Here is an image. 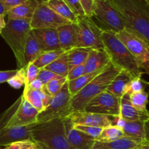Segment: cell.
<instances>
[{
	"label": "cell",
	"instance_id": "16",
	"mask_svg": "<svg viewBox=\"0 0 149 149\" xmlns=\"http://www.w3.org/2000/svg\"><path fill=\"white\" fill-rule=\"evenodd\" d=\"M38 41L41 50L43 52L61 49L57 29H31Z\"/></svg>",
	"mask_w": 149,
	"mask_h": 149
},
{
	"label": "cell",
	"instance_id": "17",
	"mask_svg": "<svg viewBox=\"0 0 149 149\" xmlns=\"http://www.w3.org/2000/svg\"><path fill=\"white\" fill-rule=\"evenodd\" d=\"M109 63L110 59L104 49H91L84 64L85 74L104 69Z\"/></svg>",
	"mask_w": 149,
	"mask_h": 149
},
{
	"label": "cell",
	"instance_id": "30",
	"mask_svg": "<svg viewBox=\"0 0 149 149\" xmlns=\"http://www.w3.org/2000/svg\"><path fill=\"white\" fill-rule=\"evenodd\" d=\"M66 51L62 49H57V50L47 51V52H43L39 55L37 58L33 62V63L39 68H44L45 66L48 65L58 59L64 54Z\"/></svg>",
	"mask_w": 149,
	"mask_h": 149
},
{
	"label": "cell",
	"instance_id": "25",
	"mask_svg": "<svg viewBox=\"0 0 149 149\" xmlns=\"http://www.w3.org/2000/svg\"><path fill=\"white\" fill-rule=\"evenodd\" d=\"M46 3L52 10L72 23H77L79 17L72 11L64 0H46Z\"/></svg>",
	"mask_w": 149,
	"mask_h": 149
},
{
	"label": "cell",
	"instance_id": "20",
	"mask_svg": "<svg viewBox=\"0 0 149 149\" xmlns=\"http://www.w3.org/2000/svg\"><path fill=\"white\" fill-rule=\"evenodd\" d=\"M120 116L125 121H142L149 119V110L141 111L135 109L130 100V93H127L121 98Z\"/></svg>",
	"mask_w": 149,
	"mask_h": 149
},
{
	"label": "cell",
	"instance_id": "51",
	"mask_svg": "<svg viewBox=\"0 0 149 149\" xmlns=\"http://www.w3.org/2000/svg\"><path fill=\"white\" fill-rule=\"evenodd\" d=\"M144 143H147V144H149V141H143Z\"/></svg>",
	"mask_w": 149,
	"mask_h": 149
},
{
	"label": "cell",
	"instance_id": "32",
	"mask_svg": "<svg viewBox=\"0 0 149 149\" xmlns=\"http://www.w3.org/2000/svg\"><path fill=\"white\" fill-rule=\"evenodd\" d=\"M130 100L132 106L141 111H147L148 103V94L145 91L130 93Z\"/></svg>",
	"mask_w": 149,
	"mask_h": 149
},
{
	"label": "cell",
	"instance_id": "21",
	"mask_svg": "<svg viewBox=\"0 0 149 149\" xmlns=\"http://www.w3.org/2000/svg\"><path fill=\"white\" fill-rule=\"evenodd\" d=\"M142 143L134 138L124 136L111 142L95 141L92 149H135Z\"/></svg>",
	"mask_w": 149,
	"mask_h": 149
},
{
	"label": "cell",
	"instance_id": "13",
	"mask_svg": "<svg viewBox=\"0 0 149 149\" xmlns=\"http://www.w3.org/2000/svg\"><path fill=\"white\" fill-rule=\"evenodd\" d=\"M39 113L22 95L12 105L11 114L7 125L10 127H20L36 124Z\"/></svg>",
	"mask_w": 149,
	"mask_h": 149
},
{
	"label": "cell",
	"instance_id": "42",
	"mask_svg": "<svg viewBox=\"0 0 149 149\" xmlns=\"http://www.w3.org/2000/svg\"><path fill=\"white\" fill-rule=\"evenodd\" d=\"M145 90V87L143 84V81L141 77H135L132 78L130 84L129 93H138V92Z\"/></svg>",
	"mask_w": 149,
	"mask_h": 149
},
{
	"label": "cell",
	"instance_id": "29",
	"mask_svg": "<svg viewBox=\"0 0 149 149\" xmlns=\"http://www.w3.org/2000/svg\"><path fill=\"white\" fill-rule=\"evenodd\" d=\"M90 49L89 48L74 47L67 52L69 70L77 65L84 64Z\"/></svg>",
	"mask_w": 149,
	"mask_h": 149
},
{
	"label": "cell",
	"instance_id": "41",
	"mask_svg": "<svg viewBox=\"0 0 149 149\" xmlns=\"http://www.w3.org/2000/svg\"><path fill=\"white\" fill-rule=\"evenodd\" d=\"M79 2L84 10L86 16L89 17H93L95 0H79Z\"/></svg>",
	"mask_w": 149,
	"mask_h": 149
},
{
	"label": "cell",
	"instance_id": "47",
	"mask_svg": "<svg viewBox=\"0 0 149 149\" xmlns=\"http://www.w3.org/2000/svg\"><path fill=\"white\" fill-rule=\"evenodd\" d=\"M6 15H0V34L2 33L3 30L6 26V21L4 17Z\"/></svg>",
	"mask_w": 149,
	"mask_h": 149
},
{
	"label": "cell",
	"instance_id": "45",
	"mask_svg": "<svg viewBox=\"0 0 149 149\" xmlns=\"http://www.w3.org/2000/svg\"><path fill=\"white\" fill-rule=\"evenodd\" d=\"M30 87V88L33 89V90H42L44 88H45V84L42 82L39 79H36L34 81H32L30 84H29L28 87Z\"/></svg>",
	"mask_w": 149,
	"mask_h": 149
},
{
	"label": "cell",
	"instance_id": "48",
	"mask_svg": "<svg viewBox=\"0 0 149 149\" xmlns=\"http://www.w3.org/2000/svg\"><path fill=\"white\" fill-rule=\"evenodd\" d=\"M7 10L3 3L0 1V15H7Z\"/></svg>",
	"mask_w": 149,
	"mask_h": 149
},
{
	"label": "cell",
	"instance_id": "43",
	"mask_svg": "<svg viewBox=\"0 0 149 149\" xmlns=\"http://www.w3.org/2000/svg\"><path fill=\"white\" fill-rule=\"evenodd\" d=\"M17 72L16 70H9V71H0V84L4 82H7L13 77H14Z\"/></svg>",
	"mask_w": 149,
	"mask_h": 149
},
{
	"label": "cell",
	"instance_id": "8",
	"mask_svg": "<svg viewBox=\"0 0 149 149\" xmlns=\"http://www.w3.org/2000/svg\"><path fill=\"white\" fill-rule=\"evenodd\" d=\"M78 27V39L76 47L89 49H104L102 32L103 30L97 26L92 17L79 18L77 23Z\"/></svg>",
	"mask_w": 149,
	"mask_h": 149
},
{
	"label": "cell",
	"instance_id": "4",
	"mask_svg": "<svg viewBox=\"0 0 149 149\" xmlns=\"http://www.w3.org/2000/svg\"><path fill=\"white\" fill-rule=\"evenodd\" d=\"M119 72L120 71L111 63L109 64L89 84L71 97L70 103L71 111H84V108L90 100L106 91L108 87Z\"/></svg>",
	"mask_w": 149,
	"mask_h": 149
},
{
	"label": "cell",
	"instance_id": "14",
	"mask_svg": "<svg viewBox=\"0 0 149 149\" xmlns=\"http://www.w3.org/2000/svg\"><path fill=\"white\" fill-rule=\"evenodd\" d=\"M74 125H86L104 128L112 125L109 116L86 111H72L68 116Z\"/></svg>",
	"mask_w": 149,
	"mask_h": 149
},
{
	"label": "cell",
	"instance_id": "18",
	"mask_svg": "<svg viewBox=\"0 0 149 149\" xmlns=\"http://www.w3.org/2000/svg\"><path fill=\"white\" fill-rule=\"evenodd\" d=\"M61 49L68 51L77 47L78 27L77 23H68L57 29Z\"/></svg>",
	"mask_w": 149,
	"mask_h": 149
},
{
	"label": "cell",
	"instance_id": "24",
	"mask_svg": "<svg viewBox=\"0 0 149 149\" xmlns=\"http://www.w3.org/2000/svg\"><path fill=\"white\" fill-rule=\"evenodd\" d=\"M42 52V51L41 50L37 39L31 30L28 36L24 48L23 59L25 66L26 67L29 63H33Z\"/></svg>",
	"mask_w": 149,
	"mask_h": 149
},
{
	"label": "cell",
	"instance_id": "5",
	"mask_svg": "<svg viewBox=\"0 0 149 149\" xmlns=\"http://www.w3.org/2000/svg\"><path fill=\"white\" fill-rule=\"evenodd\" d=\"M31 19H7L1 35L13 50L18 69L26 68L23 59L24 48L31 31Z\"/></svg>",
	"mask_w": 149,
	"mask_h": 149
},
{
	"label": "cell",
	"instance_id": "49",
	"mask_svg": "<svg viewBox=\"0 0 149 149\" xmlns=\"http://www.w3.org/2000/svg\"><path fill=\"white\" fill-rule=\"evenodd\" d=\"M135 149H149V144L145 143L144 142H143L139 146L137 147Z\"/></svg>",
	"mask_w": 149,
	"mask_h": 149
},
{
	"label": "cell",
	"instance_id": "39",
	"mask_svg": "<svg viewBox=\"0 0 149 149\" xmlns=\"http://www.w3.org/2000/svg\"><path fill=\"white\" fill-rule=\"evenodd\" d=\"M60 76L57 75V74H54L53 72L50 71H48V70L45 69V68H40L39 70V74L37 76L38 79L40 80L44 84H47L49 81H50L51 80L53 79L58 78Z\"/></svg>",
	"mask_w": 149,
	"mask_h": 149
},
{
	"label": "cell",
	"instance_id": "38",
	"mask_svg": "<svg viewBox=\"0 0 149 149\" xmlns=\"http://www.w3.org/2000/svg\"><path fill=\"white\" fill-rule=\"evenodd\" d=\"M70 7V8L76 14V15L80 18V17H85L86 15L84 13V10H83L82 7H81V4L79 2V0H64Z\"/></svg>",
	"mask_w": 149,
	"mask_h": 149
},
{
	"label": "cell",
	"instance_id": "11",
	"mask_svg": "<svg viewBox=\"0 0 149 149\" xmlns=\"http://www.w3.org/2000/svg\"><path fill=\"white\" fill-rule=\"evenodd\" d=\"M10 114L11 107L9 108L0 118V148L6 147L17 141L32 140L31 131L36 124L26 126L10 127L7 123Z\"/></svg>",
	"mask_w": 149,
	"mask_h": 149
},
{
	"label": "cell",
	"instance_id": "9",
	"mask_svg": "<svg viewBox=\"0 0 149 149\" xmlns=\"http://www.w3.org/2000/svg\"><path fill=\"white\" fill-rule=\"evenodd\" d=\"M116 35L136 59L143 73L149 75V47L146 42L126 29Z\"/></svg>",
	"mask_w": 149,
	"mask_h": 149
},
{
	"label": "cell",
	"instance_id": "44",
	"mask_svg": "<svg viewBox=\"0 0 149 149\" xmlns=\"http://www.w3.org/2000/svg\"><path fill=\"white\" fill-rule=\"evenodd\" d=\"M0 1L3 3L4 7H6L7 10L8 11L10 9L13 8V7H16V6L19 5V4H22L25 1H29V0H0Z\"/></svg>",
	"mask_w": 149,
	"mask_h": 149
},
{
	"label": "cell",
	"instance_id": "52",
	"mask_svg": "<svg viewBox=\"0 0 149 149\" xmlns=\"http://www.w3.org/2000/svg\"><path fill=\"white\" fill-rule=\"evenodd\" d=\"M146 1H148V2L149 3V0H146Z\"/></svg>",
	"mask_w": 149,
	"mask_h": 149
},
{
	"label": "cell",
	"instance_id": "1",
	"mask_svg": "<svg viewBox=\"0 0 149 149\" xmlns=\"http://www.w3.org/2000/svg\"><path fill=\"white\" fill-rule=\"evenodd\" d=\"M120 13L126 29L145 41L149 47V3L146 0H109Z\"/></svg>",
	"mask_w": 149,
	"mask_h": 149
},
{
	"label": "cell",
	"instance_id": "26",
	"mask_svg": "<svg viewBox=\"0 0 149 149\" xmlns=\"http://www.w3.org/2000/svg\"><path fill=\"white\" fill-rule=\"evenodd\" d=\"M125 136L134 138L143 142L145 141L144 122L142 121H126L123 128Z\"/></svg>",
	"mask_w": 149,
	"mask_h": 149
},
{
	"label": "cell",
	"instance_id": "34",
	"mask_svg": "<svg viewBox=\"0 0 149 149\" xmlns=\"http://www.w3.org/2000/svg\"><path fill=\"white\" fill-rule=\"evenodd\" d=\"M26 68L17 69V72L14 77H12L7 83L15 89H20L26 84Z\"/></svg>",
	"mask_w": 149,
	"mask_h": 149
},
{
	"label": "cell",
	"instance_id": "6",
	"mask_svg": "<svg viewBox=\"0 0 149 149\" xmlns=\"http://www.w3.org/2000/svg\"><path fill=\"white\" fill-rule=\"evenodd\" d=\"M92 18L103 31L117 33L126 29L120 13L112 6L109 0H95Z\"/></svg>",
	"mask_w": 149,
	"mask_h": 149
},
{
	"label": "cell",
	"instance_id": "37",
	"mask_svg": "<svg viewBox=\"0 0 149 149\" xmlns=\"http://www.w3.org/2000/svg\"><path fill=\"white\" fill-rule=\"evenodd\" d=\"M36 148V143L32 140H23L13 143L4 149H35Z\"/></svg>",
	"mask_w": 149,
	"mask_h": 149
},
{
	"label": "cell",
	"instance_id": "46",
	"mask_svg": "<svg viewBox=\"0 0 149 149\" xmlns=\"http://www.w3.org/2000/svg\"><path fill=\"white\" fill-rule=\"evenodd\" d=\"M145 130V141H149V119L144 122Z\"/></svg>",
	"mask_w": 149,
	"mask_h": 149
},
{
	"label": "cell",
	"instance_id": "3",
	"mask_svg": "<svg viewBox=\"0 0 149 149\" xmlns=\"http://www.w3.org/2000/svg\"><path fill=\"white\" fill-rule=\"evenodd\" d=\"M63 119L36 123L31 131L32 141L45 149H74L67 140Z\"/></svg>",
	"mask_w": 149,
	"mask_h": 149
},
{
	"label": "cell",
	"instance_id": "27",
	"mask_svg": "<svg viewBox=\"0 0 149 149\" xmlns=\"http://www.w3.org/2000/svg\"><path fill=\"white\" fill-rule=\"evenodd\" d=\"M104 69L99 70V71H94V72H92V73H89V74H84V75L81 76V77L76 79L67 81V82H68V91H69L71 97H72L73 95H74L77 94V93H79L81 89L84 88L87 84H89V83H90V81L95 78V77H97V76Z\"/></svg>",
	"mask_w": 149,
	"mask_h": 149
},
{
	"label": "cell",
	"instance_id": "50",
	"mask_svg": "<svg viewBox=\"0 0 149 149\" xmlns=\"http://www.w3.org/2000/svg\"><path fill=\"white\" fill-rule=\"evenodd\" d=\"M35 149H45V148H43V147H42V146H41L38 145V144L36 143V148H35Z\"/></svg>",
	"mask_w": 149,
	"mask_h": 149
},
{
	"label": "cell",
	"instance_id": "53",
	"mask_svg": "<svg viewBox=\"0 0 149 149\" xmlns=\"http://www.w3.org/2000/svg\"><path fill=\"white\" fill-rule=\"evenodd\" d=\"M102 1H107V0H102Z\"/></svg>",
	"mask_w": 149,
	"mask_h": 149
},
{
	"label": "cell",
	"instance_id": "19",
	"mask_svg": "<svg viewBox=\"0 0 149 149\" xmlns=\"http://www.w3.org/2000/svg\"><path fill=\"white\" fill-rule=\"evenodd\" d=\"M23 96L39 113L48 106L52 98L45 88L42 90H36L30 87H25Z\"/></svg>",
	"mask_w": 149,
	"mask_h": 149
},
{
	"label": "cell",
	"instance_id": "7",
	"mask_svg": "<svg viewBox=\"0 0 149 149\" xmlns=\"http://www.w3.org/2000/svg\"><path fill=\"white\" fill-rule=\"evenodd\" d=\"M71 99V95L68 91V82H66L59 93L52 97L48 106L39 113L36 123H43L52 119L66 118L72 112L70 105Z\"/></svg>",
	"mask_w": 149,
	"mask_h": 149
},
{
	"label": "cell",
	"instance_id": "40",
	"mask_svg": "<svg viewBox=\"0 0 149 149\" xmlns=\"http://www.w3.org/2000/svg\"><path fill=\"white\" fill-rule=\"evenodd\" d=\"M84 74H85V68H84V64L73 67L68 71V74L66 77L67 81H71V80L76 79L79 78L81 76L84 75Z\"/></svg>",
	"mask_w": 149,
	"mask_h": 149
},
{
	"label": "cell",
	"instance_id": "22",
	"mask_svg": "<svg viewBox=\"0 0 149 149\" xmlns=\"http://www.w3.org/2000/svg\"><path fill=\"white\" fill-rule=\"evenodd\" d=\"M132 79V77L129 74L125 71H120L108 87L106 91L122 98L124 95L129 93L130 84Z\"/></svg>",
	"mask_w": 149,
	"mask_h": 149
},
{
	"label": "cell",
	"instance_id": "28",
	"mask_svg": "<svg viewBox=\"0 0 149 149\" xmlns=\"http://www.w3.org/2000/svg\"><path fill=\"white\" fill-rule=\"evenodd\" d=\"M67 52L63 54L60 58L55 60L50 64L45 66V69L50 71L53 72L54 74H57V75L60 76V77H65L66 78L67 75L69 71V65H68V54Z\"/></svg>",
	"mask_w": 149,
	"mask_h": 149
},
{
	"label": "cell",
	"instance_id": "35",
	"mask_svg": "<svg viewBox=\"0 0 149 149\" xmlns=\"http://www.w3.org/2000/svg\"><path fill=\"white\" fill-rule=\"evenodd\" d=\"M74 127L77 130L84 132L86 135L92 137L95 140H97V138L100 136V133L103 128L96 127L86 126V125H74Z\"/></svg>",
	"mask_w": 149,
	"mask_h": 149
},
{
	"label": "cell",
	"instance_id": "31",
	"mask_svg": "<svg viewBox=\"0 0 149 149\" xmlns=\"http://www.w3.org/2000/svg\"><path fill=\"white\" fill-rule=\"evenodd\" d=\"M124 136L125 135L122 129L115 125H110L102 129L100 136L95 141L100 142H111L119 139Z\"/></svg>",
	"mask_w": 149,
	"mask_h": 149
},
{
	"label": "cell",
	"instance_id": "2",
	"mask_svg": "<svg viewBox=\"0 0 149 149\" xmlns=\"http://www.w3.org/2000/svg\"><path fill=\"white\" fill-rule=\"evenodd\" d=\"M102 40L104 49L113 66L120 71L127 72L132 78L141 77L143 71L133 55L118 39L116 33L112 31H103Z\"/></svg>",
	"mask_w": 149,
	"mask_h": 149
},
{
	"label": "cell",
	"instance_id": "33",
	"mask_svg": "<svg viewBox=\"0 0 149 149\" xmlns=\"http://www.w3.org/2000/svg\"><path fill=\"white\" fill-rule=\"evenodd\" d=\"M67 82V79L65 77H59L58 78L53 79L50 81L45 85L46 91L52 97L55 96L60 90L62 89L64 84Z\"/></svg>",
	"mask_w": 149,
	"mask_h": 149
},
{
	"label": "cell",
	"instance_id": "54",
	"mask_svg": "<svg viewBox=\"0 0 149 149\" xmlns=\"http://www.w3.org/2000/svg\"></svg>",
	"mask_w": 149,
	"mask_h": 149
},
{
	"label": "cell",
	"instance_id": "12",
	"mask_svg": "<svg viewBox=\"0 0 149 149\" xmlns=\"http://www.w3.org/2000/svg\"><path fill=\"white\" fill-rule=\"evenodd\" d=\"M121 98L108 91H104L90 100L84 111L106 115L108 116H120Z\"/></svg>",
	"mask_w": 149,
	"mask_h": 149
},
{
	"label": "cell",
	"instance_id": "23",
	"mask_svg": "<svg viewBox=\"0 0 149 149\" xmlns=\"http://www.w3.org/2000/svg\"><path fill=\"white\" fill-rule=\"evenodd\" d=\"M37 6L36 0H29L7 11L8 19H31Z\"/></svg>",
	"mask_w": 149,
	"mask_h": 149
},
{
	"label": "cell",
	"instance_id": "15",
	"mask_svg": "<svg viewBox=\"0 0 149 149\" xmlns=\"http://www.w3.org/2000/svg\"><path fill=\"white\" fill-rule=\"evenodd\" d=\"M63 120L67 140L72 148L74 149H92L95 140L84 132L76 130L72 122L67 117Z\"/></svg>",
	"mask_w": 149,
	"mask_h": 149
},
{
	"label": "cell",
	"instance_id": "36",
	"mask_svg": "<svg viewBox=\"0 0 149 149\" xmlns=\"http://www.w3.org/2000/svg\"><path fill=\"white\" fill-rule=\"evenodd\" d=\"M40 68H37L33 63H29L26 68V84L25 87H28L32 81L37 79Z\"/></svg>",
	"mask_w": 149,
	"mask_h": 149
},
{
	"label": "cell",
	"instance_id": "10",
	"mask_svg": "<svg viewBox=\"0 0 149 149\" xmlns=\"http://www.w3.org/2000/svg\"><path fill=\"white\" fill-rule=\"evenodd\" d=\"M37 6L31 19V29H54L71 23V22L61 17L47 4L46 0H36Z\"/></svg>",
	"mask_w": 149,
	"mask_h": 149
}]
</instances>
